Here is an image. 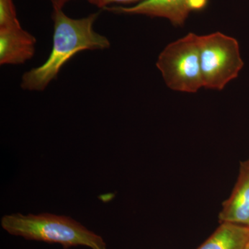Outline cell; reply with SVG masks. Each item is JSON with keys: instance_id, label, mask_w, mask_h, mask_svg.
Segmentation results:
<instances>
[{"instance_id": "obj_1", "label": "cell", "mask_w": 249, "mask_h": 249, "mask_svg": "<svg viewBox=\"0 0 249 249\" xmlns=\"http://www.w3.org/2000/svg\"><path fill=\"white\" fill-rule=\"evenodd\" d=\"M98 14L81 19L68 17L62 9H53V42L49 58L41 66L33 68L22 76L21 87L29 91H43L56 78L60 70L78 52L105 50L110 47L106 36L93 30Z\"/></svg>"}, {"instance_id": "obj_2", "label": "cell", "mask_w": 249, "mask_h": 249, "mask_svg": "<svg viewBox=\"0 0 249 249\" xmlns=\"http://www.w3.org/2000/svg\"><path fill=\"white\" fill-rule=\"evenodd\" d=\"M1 226L8 233L26 240L59 244L64 249L84 246L91 249H107L101 236L71 217L51 213L6 214Z\"/></svg>"}, {"instance_id": "obj_3", "label": "cell", "mask_w": 249, "mask_h": 249, "mask_svg": "<svg viewBox=\"0 0 249 249\" xmlns=\"http://www.w3.org/2000/svg\"><path fill=\"white\" fill-rule=\"evenodd\" d=\"M165 84L170 89L196 93L203 85L199 54V36L189 33L167 45L157 62Z\"/></svg>"}, {"instance_id": "obj_4", "label": "cell", "mask_w": 249, "mask_h": 249, "mask_svg": "<svg viewBox=\"0 0 249 249\" xmlns=\"http://www.w3.org/2000/svg\"><path fill=\"white\" fill-rule=\"evenodd\" d=\"M199 54L206 89H224L244 67L238 42L221 32L199 36Z\"/></svg>"}, {"instance_id": "obj_5", "label": "cell", "mask_w": 249, "mask_h": 249, "mask_svg": "<svg viewBox=\"0 0 249 249\" xmlns=\"http://www.w3.org/2000/svg\"><path fill=\"white\" fill-rule=\"evenodd\" d=\"M207 2L208 0H145L130 7L106 9L118 14L163 18L173 25L182 26L191 12L204 9Z\"/></svg>"}, {"instance_id": "obj_6", "label": "cell", "mask_w": 249, "mask_h": 249, "mask_svg": "<svg viewBox=\"0 0 249 249\" xmlns=\"http://www.w3.org/2000/svg\"><path fill=\"white\" fill-rule=\"evenodd\" d=\"M36 39L22 27L0 29V64L22 65L35 53Z\"/></svg>"}, {"instance_id": "obj_7", "label": "cell", "mask_w": 249, "mask_h": 249, "mask_svg": "<svg viewBox=\"0 0 249 249\" xmlns=\"http://www.w3.org/2000/svg\"><path fill=\"white\" fill-rule=\"evenodd\" d=\"M220 223L228 222L249 227V165L241 164L240 175L230 197L219 213Z\"/></svg>"}, {"instance_id": "obj_8", "label": "cell", "mask_w": 249, "mask_h": 249, "mask_svg": "<svg viewBox=\"0 0 249 249\" xmlns=\"http://www.w3.org/2000/svg\"><path fill=\"white\" fill-rule=\"evenodd\" d=\"M220 226L196 249H246L249 242V227L232 223Z\"/></svg>"}, {"instance_id": "obj_9", "label": "cell", "mask_w": 249, "mask_h": 249, "mask_svg": "<svg viewBox=\"0 0 249 249\" xmlns=\"http://www.w3.org/2000/svg\"><path fill=\"white\" fill-rule=\"evenodd\" d=\"M21 27L13 0H0V29Z\"/></svg>"}, {"instance_id": "obj_10", "label": "cell", "mask_w": 249, "mask_h": 249, "mask_svg": "<svg viewBox=\"0 0 249 249\" xmlns=\"http://www.w3.org/2000/svg\"><path fill=\"white\" fill-rule=\"evenodd\" d=\"M144 1H145V0H99L97 6L99 8L106 9V7H107L108 5L114 4V3L129 4V3L137 2V4H139V3Z\"/></svg>"}, {"instance_id": "obj_11", "label": "cell", "mask_w": 249, "mask_h": 249, "mask_svg": "<svg viewBox=\"0 0 249 249\" xmlns=\"http://www.w3.org/2000/svg\"><path fill=\"white\" fill-rule=\"evenodd\" d=\"M70 0H51L52 5H53V9H62L67 2ZM89 2L97 6L99 0H88Z\"/></svg>"}, {"instance_id": "obj_12", "label": "cell", "mask_w": 249, "mask_h": 249, "mask_svg": "<svg viewBox=\"0 0 249 249\" xmlns=\"http://www.w3.org/2000/svg\"><path fill=\"white\" fill-rule=\"evenodd\" d=\"M246 249H249V242L248 245H247V248H246Z\"/></svg>"}, {"instance_id": "obj_13", "label": "cell", "mask_w": 249, "mask_h": 249, "mask_svg": "<svg viewBox=\"0 0 249 249\" xmlns=\"http://www.w3.org/2000/svg\"><path fill=\"white\" fill-rule=\"evenodd\" d=\"M247 163H249V160H247Z\"/></svg>"}]
</instances>
